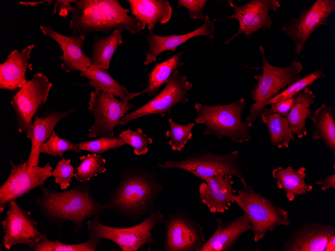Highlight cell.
<instances>
[{"instance_id":"1","label":"cell","mask_w":335,"mask_h":251,"mask_svg":"<svg viewBox=\"0 0 335 251\" xmlns=\"http://www.w3.org/2000/svg\"><path fill=\"white\" fill-rule=\"evenodd\" d=\"M164 190L156 173L135 167L124 170L104 204L119 216L139 220L153 210L158 195Z\"/></svg>"},{"instance_id":"2","label":"cell","mask_w":335,"mask_h":251,"mask_svg":"<svg viewBox=\"0 0 335 251\" xmlns=\"http://www.w3.org/2000/svg\"><path fill=\"white\" fill-rule=\"evenodd\" d=\"M41 194L36 200L42 216L49 221L63 227L66 221L72 222L74 232H79L90 218H99L107 209L93 196L91 187L87 182H80L63 192L53 191L44 185L40 187Z\"/></svg>"},{"instance_id":"3","label":"cell","mask_w":335,"mask_h":251,"mask_svg":"<svg viewBox=\"0 0 335 251\" xmlns=\"http://www.w3.org/2000/svg\"><path fill=\"white\" fill-rule=\"evenodd\" d=\"M75 7L70 12L72 19L69 29L72 36H85L92 32L108 35L112 30L121 29L131 34L141 32V24L129 16V10L117 0H75Z\"/></svg>"},{"instance_id":"4","label":"cell","mask_w":335,"mask_h":251,"mask_svg":"<svg viewBox=\"0 0 335 251\" xmlns=\"http://www.w3.org/2000/svg\"><path fill=\"white\" fill-rule=\"evenodd\" d=\"M246 106L244 98L226 105H206L197 102L194 105L197 113L194 123L206 125L204 135H211L219 139L227 137L235 143H242L252 138L250 127L241 119Z\"/></svg>"},{"instance_id":"5","label":"cell","mask_w":335,"mask_h":251,"mask_svg":"<svg viewBox=\"0 0 335 251\" xmlns=\"http://www.w3.org/2000/svg\"><path fill=\"white\" fill-rule=\"evenodd\" d=\"M259 50L263 65L260 67L252 68L262 69V74L254 77L257 81L253 89L251 91L254 103L251 105L250 114L245 121L250 127L252 126L253 122L260 116L263 109L270 99L301 78L300 74L303 68L301 62L296 60H293L285 67L272 65L266 59L265 48L260 45Z\"/></svg>"},{"instance_id":"6","label":"cell","mask_w":335,"mask_h":251,"mask_svg":"<svg viewBox=\"0 0 335 251\" xmlns=\"http://www.w3.org/2000/svg\"><path fill=\"white\" fill-rule=\"evenodd\" d=\"M235 202L250 220L255 242L264 238L267 232H272L277 226L290 224L287 211L275 205L260 193L256 192L253 187L247 184L238 191Z\"/></svg>"},{"instance_id":"7","label":"cell","mask_w":335,"mask_h":251,"mask_svg":"<svg viewBox=\"0 0 335 251\" xmlns=\"http://www.w3.org/2000/svg\"><path fill=\"white\" fill-rule=\"evenodd\" d=\"M239 157L237 150L219 154L202 150L182 160L167 161L164 163H158L157 166L164 169H182L203 180L217 174H229L238 178L244 185L247 182L239 164Z\"/></svg>"},{"instance_id":"8","label":"cell","mask_w":335,"mask_h":251,"mask_svg":"<svg viewBox=\"0 0 335 251\" xmlns=\"http://www.w3.org/2000/svg\"><path fill=\"white\" fill-rule=\"evenodd\" d=\"M163 219L161 211L156 210H153L141 222L128 227L106 225L96 217L88 220L87 224L89 237L109 239L122 251H136L145 244H157L152 237V231Z\"/></svg>"},{"instance_id":"9","label":"cell","mask_w":335,"mask_h":251,"mask_svg":"<svg viewBox=\"0 0 335 251\" xmlns=\"http://www.w3.org/2000/svg\"><path fill=\"white\" fill-rule=\"evenodd\" d=\"M52 86L47 76L35 74L15 94L11 104L15 111L18 130L31 139L33 121L36 113L45 104Z\"/></svg>"},{"instance_id":"10","label":"cell","mask_w":335,"mask_h":251,"mask_svg":"<svg viewBox=\"0 0 335 251\" xmlns=\"http://www.w3.org/2000/svg\"><path fill=\"white\" fill-rule=\"evenodd\" d=\"M192 88L193 84L187 80V75H180L176 69L157 96L136 110L126 114L120 120L118 125H123L149 115H158L164 117L178 104L189 102L188 92Z\"/></svg>"},{"instance_id":"11","label":"cell","mask_w":335,"mask_h":251,"mask_svg":"<svg viewBox=\"0 0 335 251\" xmlns=\"http://www.w3.org/2000/svg\"><path fill=\"white\" fill-rule=\"evenodd\" d=\"M10 164L9 175L0 186L1 213L11 201L44 185L46 180L52 175L53 168L49 162L43 167L29 166L26 162L16 164L12 160H10Z\"/></svg>"},{"instance_id":"12","label":"cell","mask_w":335,"mask_h":251,"mask_svg":"<svg viewBox=\"0 0 335 251\" xmlns=\"http://www.w3.org/2000/svg\"><path fill=\"white\" fill-rule=\"evenodd\" d=\"M334 10V0H316L304 9L297 17L291 19L281 27L280 31L293 42L296 55L301 54L307 40L314 31L328 24Z\"/></svg>"},{"instance_id":"13","label":"cell","mask_w":335,"mask_h":251,"mask_svg":"<svg viewBox=\"0 0 335 251\" xmlns=\"http://www.w3.org/2000/svg\"><path fill=\"white\" fill-rule=\"evenodd\" d=\"M162 221L165 228L163 244L166 251H200L206 241L199 221L182 211L170 213Z\"/></svg>"},{"instance_id":"14","label":"cell","mask_w":335,"mask_h":251,"mask_svg":"<svg viewBox=\"0 0 335 251\" xmlns=\"http://www.w3.org/2000/svg\"><path fill=\"white\" fill-rule=\"evenodd\" d=\"M90 95L88 109L93 113L94 121L88 130V137H114V128L134 105L98 90L92 91Z\"/></svg>"},{"instance_id":"15","label":"cell","mask_w":335,"mask_h":251,"mask_svg":"<svg viewBox=\"0 0 335 251\" xmlns=\"http://www.w3.org/2000/svg\"><path fill=\"white\" fill-rule=\"evenodd\" d=\"M229 5L233 8V14L225 17L224 19H235L239 26L236 33L224 41L225 45H228L238 36L243 35L249 40L250 36L255 32L269 30L273 26L270 11L275 12L280 7L277 0H251L243 6H237L232 1H227Z\"/></svg>"},{"instance_id":"16","label":"cell","mask_w":335,"mask_h":251,"mask_svg":"<svg viewBox=\"0 0 335 251\" xmlns=\"http://www.w3.org/2000/svg\"><path fill=\"white\" fill-rule=\"evenodd\" d=\"M6 216L2 221L5 233L3 245L10 250L18 244H24L30 247L40 241L46 235L38 227L37 221L31 213L21 208L16 200L8 204Z\"/></svg>"},{"instance_id":"17","label":"cell","mask_w":335,"mask_h":251,"mask_svg":"<svg viewBox=\"0 0 335 251\" xmlns=\"http://www.w3.org/2000/svg\"><path fill=\"white\" fill-rule=\"evenodd\" d=\"M232 176L219 174L206 178L199 186L202 202L211 213H223L235 202Z\"/></svg>"},{"instance_id":"18","label":"cell","mask_w":335,"mask_h":251,"mask_svg":"<svg viewBox=\"0 0 335 251\" xmlns=\"http://www.w3.org/2000/svg\"><path fill=\"white\" fill-rule=\"evenodd\" d=\"M333 234L335 227L333 225L306 222L291 234L282 250L324 251Z\"/></svg>"},{"instance_id":"19","label":"cell","mask_w":335,"mask_h":251,"mask_svg":"<svg viewBox=\"0 0 335 251\" xmlns=\"http://www.w3.org/2000/svg\"><path fill=\"white\" fill-rule=\"evenodd\" d=\"M40 29L45 36L51 38L60 46L63 54L59 59L62 61L61 67L66 72H85L90 67L91 58L83 51L85 36H66L57 32L49 25L42 26Z\"/></svg>"},{"instance_id":"20","label":"cell","mask_w":335,"mask_h":251,"mask_svg":"<svg viewBox=\"0 0 335 251\" xmlns=\"http://www.w3.org/2000/svg\"><path fill=\"white\" fill-rule=\"evenodd\" d=\"M216 30L215 21H211L205 15L204 24L193 31L183 35H172L160 36L149 31L145 36L148 44V49L146 53V58L143 64L145 66L156 62L157 56L165 51H175L180 45L185 43L189 39L195 37L204 36L213 42Z\"/></svg>"},{"instance_id":"21","label":"cell","mask_w":335,"mask_h":251,"mask_svg":"<svg viewBox=\"0 0 335 251\" xmlns=\"http://www.w3.org/2000/svg\"><path fill=\"white\" fill-rule=\"evenodd\" d=\"M214 232L205 242L200 251H227L237 242L245 232L252 230L250 220L244 212L230 221H224L220 217L215 219Z\"/></svg>"},{"instance_id":"22","label":"cell","mask_w":335,"mask_h":251,"mask_svg":"<svg viewBox=\"0 0 335 251\" xmlns=\"http://www.w3.org/2000/svg\"><path fill=\"white\" fill-rule=\"evenodd\" d=\"M35 45L28 46L19 52L13 50L7 60L0 65V89L15 91L22 88L27 83V69L33 70V65L29 62Z\"/></svg>"},{"instance_id":"23","label":"cell","mask_w":335,"mask_h":251,"mask_svg":"<svg viewBox=\"0 0 335 251\" xmlns=\"http://www.w3.org/2000/svg\"><path fill=\"white\" fill-rule=\"evenodd\" d=\"M75 110L57 112L48 110L43 116H35L31 131V148L26 162L29 166L38 165L42 145L51 136L56 125Z\"/></svg>"},{"instance_id":"24","label":"cell","mask_w":335,"mask_h":251,"mask_svg":"<svg viewBox=\"0 0 335 251\" xmlns=\"http://www.w3.org/2000/svg\"><path fill=\"white\" fill-rule=\"evenodd\" d=\"M132 15L141 23V30L146 26L152 31L158 23L169 22L173 13L170 3L165 0H128Z\"/></svg>"},{"instance_id":"25","label":"cell","mask_w":335,"mask_h":251,"mask_svg":"<svg viewBox=\"0 0 335 251\" xmlns=\"http://www.w3.org/2000/svg\"><path fill=\"white\" fill-rule=\"evenodd\" d=\"M271 175L276 180L278 188L285 191L286 198L290 201H293L296 195L303 194L307 195L308 192L313 189L311 185L305 182L306 174L304 167L297 170L291 166L285 168L278 167L272 170Z\"/></svg>"},{"instance_id":"26","label":"cell","mask_w":335,"mask_h":251,"mask_svg":"<svg viewBox=\"0 0 335 251\" xmlns=\"http://www.w3.org/2000/svg\"><path fill=\"white\" fill-rule=\"evenodd\" d=\"M80 76L87 79L88 84L95 90L120 98L123 101L129 102L141 95V92H129L125 87L115 81L105 70L89 68L86 71L81 72Z\"/></svg>"},{"instance_id":"27","label":"cell","mask_w":335,"mask_h":251,"mask_svg":"<svg viewBox=\"0 0 335 251\" xmlns=\"http://www.w3.org/2000/svg\"><path fill=\"white\" fill-rule=\"evenodd\" d=\"M315 96L308 87L295 96V102L289 112L284 116L287 119L293 135L301 138L307 135L305 120L310 118L312 112L310 108Z\"/></svg>"},{"instance_id":"28","label":"cell","mask_w":335,"mask_h":251,"mask_svg":"<svg viewBox=\"0 0 335 251\" xmlns=\"http://www.w3.org/2000/svg\"><path fill=\"white\" fill-rule=\"evenodd\" d=\"M121 29H116L105 37H93V51L89 68L108 70L111 60L117 48L122 44Z\"/></svg>"},{"instance_id":"29","label":"cell","mask_w":335,"mask_h":251,"mask_svg":"<svg viewBox=\"0 0 335 251\" xmlns=\"http://www.w3.org/2000/svg\"><path fill=\"white\" fill-rule=\"evenodd\" d=\"M333 108L330 106L321 104L311 114L314 130L312 138L324 141L325 146L335 157V121L332 115Z\"/></svg>"},{"instance_id":"30","label":"cell","mask_w":335,"mask_h":251,"mask_svg":"<svg viewBox=\"0 0 335 251\" xmlns=\"http://www.w3.org/2000/svg\"><path fill=\"white\" fill-rule=\"evenodd\" d=\"M183 52L175 54L168 60L156 63L152 70L148 74V83L141 91V95L153 96L163 84L169 80L173 72L184 65L182 62Z\"/></svg>"},{"instance_id":"31","label":"cell","mask_w":335,"mask_h":251,"mask_svg":"<svg viewBox=\"0 0 335 251\" xmlns=\"http://www.w3.org/2000/svg\"><path fill=\"white\" fill-rule=\"evenodd\" d=\"M260 116L268 129L272 146L288 148L291 140H295V138L286 118L277 113H261Z\"/></svg>"},{"instance_id":"32","label":"cell","mask_w":335,"mask_h":251,"mask_svg":"<svg viewBox=\"0 0 335 251\" xmlns=\"http://www.w3.org/2000/svg\"><path fill=\"white\" fill-rule=\"evenodd\" d=\"M102 239L89 236L85 242L66 244L60 241V237L56 240H50L46 234L40 241L34 243L30 248L34 251H95Z\"/></svg>"},{"instance_id":"33","label":"cell","mask_w":335,"mask_h":251,"mask_svg":"<svg viewBox=\"0 0 335 251\" xmlns=\"http://www.w3.org/2000/svg\"><path fill=\"white\" fill-rule=\"evenodd\" d=\"M81 164L75 168L74 174L76 179L80 182H87L94 176L106 171L105 165L106 160L95 153L88 154L86 156H79Z\"/></svg>"},{"instance_id":"34","label":"cell","mask_w":335,"mask_h":251,"mask_svg":"<svg viewBox=\"0 0 335 251\" xmlns=\"http://www.w3.org/2000/svg\"><path fill=\"white\" fill-rule=\"evenodd\" d=\"M168 122L170 129L166 131L165 136L170 138L169 144L173 150L181 151L192 138L191 130L196 124L189 122L186 125H181L172 118H170Z\"/></svg>"},{"instance_id":"35","label":"cell","mask_w":335,"mask_h":251,"mask_svg":"<svg viewBox=\"0 0 335 251\" xmlns=\"http://www.w3.org/2000/svg\"><path fill=\"white\" fill-rule=\"evenodd\" d=\"M325 76L324 71L322 69H317L314 70L309 74L288 85L285 90L270 99L267 102V106L275 103L285 98L296 96L314 81Z\"/></svg>"},{"instance_id":"36","label":"cell","mask_w":335,"mask_h":251,"mask_svg":"<svg viewBox=\"0 0 335 251\" xmlns=\"http://www.w3.org/2000/svg\"><path fill=\"white\" fill-rule=\"evenodd\" d=\"M125 145L122 139L118 137H101L95 140L83 141L77 144L78 153L82 150L96 154L103 153L113 149H116Z\"/></svg>"},{"instance_id":"37","label":"cell","mask_w":335,"mask_h":251,"mask_svg":"<svg viewBox=\"0 0 335 251\" xmlns=\"http://www.w3.org/2000/svg\"><path fill=\"white\" fill-rule=\"evenodd\" d=\"M125 144H128L133 148L135 155L146 154L148 151V145L153 142L152 139L143 133L140 128L136 131L129 128L122 131L119 136Z\"/></svg>"},{"instance_id":"38","label":"cell","mask_w":335,"mask_h":251,"mask_svg":"<svg viewBox=\"0 0 335 251\" xmlns=\"http://www.w3.org/2000/svg\"><path fill=\"white\" fill-rule=\"evenodd\" d=\"M77 149V144L61 138L53 131L50 138L42 145L40 151L41 153L53 156H59L62 158L65 152L69 150L76 152Z\"/></svg>"},{"instance_id":"39","label":"cell","mask_w":335,"mask_h":251,"mask_svg":"<svg viewBox=\"0 0 335 251\" xmlns=\"http://www.w3.org/2000/svg\"><path fill=\"white\" fill-rule=\"evenodd\" d=\"M74 170L70 159L67 160L62 157L58 161L52 174L55 178V182L60 185L61 190H65L70 185L72 178L74 176Z\"/></svg>"},{"instance_id":"40","label":"cell","mask_w":335,"mask_h":251,"mask_svg":"<svg viewBox=\"0 0 335 251\" xmlns=\"http://www.w3.org/2000/svg\"><path fill=\"white\" fill-rule=\"evenodd\" d=\"M207 0H178L177 8L183 7L187 9L190 19L200 20L204 21L205 15L204 9Z\"/></svg>"},{"instance_id":"41","label":"cell","mask_w":335,"mask_h":251,"mask_svg":"<svg viewBox=\"0 0 335 251\" xmlns=\"http://www.w3.org/2000/svg\"><path fill=\"white\" fill-rule=\"evenodd\" d=\"M295 101V96L285 98L275 103L270 104V108H264L261 113L266 115L277 113L285 116L290 110Z\"/></svg>"},{"instance_id":"42","label":"cell","mask_w":335,"mask_h":251,"mask_svg":"<svg viewBox=\"0 0 335 251\" xmlns=\"http://www.w3.org/2000/svg\"><path fill=\"white\" fill-rule=\"evenodd\" d=\"M75 0H50L46 1L48 5L52 4L54 6L52 16L56 13L58 7L60 8L59 15L64 18L68 15V12L73 10L71 3H74Z\"/></svg>"},{"instance_id":"43","label":"cell","mask_w":335,"mask_h":251,"mask_svg":"<svg viewBox=\"0 0 335 251\" xmlns=\"http://www.w3.org/2000/svg\"><path fill=\"white\" fill-rule=\"evenodd\" d=\"M317 185L321 186L322 191H326L329 188H335V174L327 175L324 179L315 182Z\"/></svg>"},{"instance_id":"44","label":"cell","mask_w":335,"mask_h":251,"mask_svg":"<svg viewBox=\"0 0 335 251\" xmlns=\"http://www.w3.org/2000/svg\"><path fill=\"white\" fill-rule=\"evenodd\" d=\"M335 250V234H333L329 239L324 251Z\"/></svg>"}]
</instances>
